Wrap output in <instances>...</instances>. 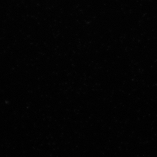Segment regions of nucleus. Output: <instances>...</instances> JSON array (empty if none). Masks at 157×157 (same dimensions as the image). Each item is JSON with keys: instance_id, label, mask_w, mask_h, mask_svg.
Returning a JSON list of instances; mask_svg holds the SVG:
<instances>
[]
</instances>
